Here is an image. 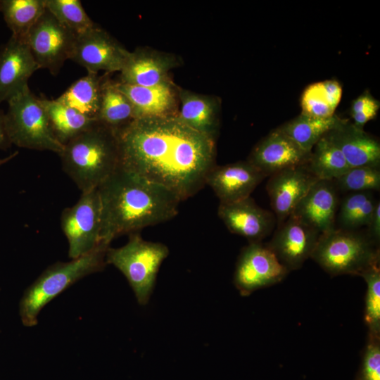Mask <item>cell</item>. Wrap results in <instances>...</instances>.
Returning <instances> with one entry per match:
<instances>
[{
	"instance_id": "6da1fadb",
	"label": "cell",
	"mask_w": 380,
	"mask_h": 380,
	"mask_svg": "<svg viewBox=\"0 0 380 380\" xmlns=\"http://www.w3.org/2000/svg\"><path fill=\"white\" fill-rule=\"evenodd\" d=\"M120 166L175 194H197L215 165V141L177 117L136 119L115 131Z\"/></svg>"
},
{
	"instance_id": "7a4b0ae2",
	"label": "cell",
	"mask_w": 380,
	"mask_h": 380,
	"mask_svg": "<svg viewBox=\"0 0 380 380\" xmlns=\"http://www.w3.org/2000/svg\"><path fill=\"white\" fill-rule=\"evenodd\" d=\"M101 204V243L174 218L180 199L165 187L119 165L97 188Z\"/></svg>"
},
{
	"instance_id": "3957f363",
	"label": "cell",
	"mask_w": 380,
	"mask_h": 380,
	"mask_svg": "<svg viewBox=\"0 0 380 380\" xmlns=\"http://www.w3.org/2000/svg\"><path fill=\"white\" fill-rule=\"evenodd\" d=\"M58 156L63 171L82 192L96 189L120 165L116 132L97 120Z\"/></svg>"
},
{
	"instance_id": "277c9868",
	"label": "cell",
	"mask_w": 380,
	"mask_h": 380,
	"mask_svg": "<svg viewBox=\"0 0 380 380\" xmlns=\"http://www.w3.org/2000/svg\"><path fill=\"white\" fill-rule=\"evenodd\" d=\"M109 247L101 243L86 255L46 268L25 290L20 300L19 312L23 325L37 324L39 313L48 303L80 279L103 270Z\"/></svg>"
},
{
	"instance_id": "5b68a950",
	"label": "cell",
	"mask_w": 380,
	"mask_h": 380,
	"mask_svg": "<svg viewBox=\"0 0 380 380\" xmlns=\"http://www.w3.org/2000/svg\"><path fill=\"white\" fill-rule=\"evenodd\" d=\"M310 258L331 276H360L379 264V249L367 232L335 228L320 234Z\"/></svg>"
},
{
	"instance_id": "8992f818",
	"label": "cell",
	"mask_w": 380,
	"mask_h": 380,
	"mask_svg": "<svg viewBox=\"0 0 380 380\" xmlns=\"http://www.w3.org/2000/svg\"><path fill=\"white\" fill-rule=\"evenodd\" d=\"M168 254L169 249L165 244L146 241L139 233L134 232L129 234V240L123 246L108 248L106 262L125 275L138 303L146 305L154 288L160 266Z\"/></svg>"
},
{
	"instance_id": "52a82bcc",
	"label": "cell",
	"mask_w": 380,
	"mask_h": 380,
	"mask_svg": "<svg viewBox=\"0 0 380 380\" xmlns=\"http://www.w3.org/2000/svg\"><path fill=\"white\" fill-rule=\"evenodd\" d=\"M5 122L12 144L38 151L60 154L64 148L54 136L46 113L27 86L8 101Z\"/></svg>"
},
{
	"instance_id": "ba28073f",
	"label": "cell",
	"mask_w": 380,
	"mask_h": 380,
	"mask_svg": "<svg viewBox=\"0 0 380 380\" xmlns=\"http://www.w3.org/2000/svg\"><path fill=\"white\" fill-rule=\"evenodd\" d=\"M60 222L71 259L86 255L102 243L101 204L98 189L82 192L75 205L62 211Z\"/></svg>"
},
{
	"instance_id": "9c48e42d",
	"label": "cell",
	"mask_w": 380,
	"mask_h": 380,
	"mask_svg": "<svg viewBox=\"0 0 380 380\" xmlns=\"http://www.w3.org/2000/svg\"><path fill=\"white\" fill-rule=\"evenodd\" d=\"M77 36L46 8L26 41L39 69H47L56 75L64 63L70 59Z\"/></svg>"
},
{
	"instance_id": "30bf717a",
	"label": "cell",
	"mask_w": 380,
	"mask_h": 380,
	"mask_svg": "<svg viewBox=\"0 0 380 380\" xmlns=\"http://www.w3.org/2000/svg\"><path fill=\"white\" fill-rule=\"evenodd\" d=\"M289 272L267 244L250 242L238 258L234 283L240 293L247 296L280 282Z\"/></svg>"
},
{
	"instance_id": "8fae6325",
	"label": "cell",
	"mask_w": 380,
	"mask_h": 380,
	"mask_svg": "<svg viewBox=\"0 0 380 380\" xmlns=\"http://www.w3.org/2000/svg\"><path fill=\"white\" fill-rule=\"evenodd\" d=\"M129 51L108 32L96 25L77 36L70 60L85 68L87 72L110 73L122 70Z\"/></svg>"
},
{
	"instance_id": "7c38bea8",
	"label": "cell",
	"mask_w": 380,
	"mask_h": 380,
	"mask_svg": "<svg viewBox=\"0 0 380 380\" xmlns=\"http://www.w3.org/2000/svg\"><path fill=\"white\" fill-rule=\"evenodd\" d=\"M319 236L317 230L290 215L278 225L267 246L279 262L290 272L300 269L311 257Z\"/></svg>"
},
{
	"instance_id": "4fadbf2b",
	"label": "cell",
	"mask_w": 380,
	"mask_h": 380,
	"mask_svg": "<svg viewBox=\"0 0 380 380\" xmlns=\"http://www.w3.org/2000/svg\"><path fill=\"white\" fill-rule=\"evenodd\" d=\"M179 65L180 59L172 53L138 47L129 51L120 70L119 82L141 87L171 82L170 72Z\"/></svg>"
},
{
	"instance_id": "5bb4252c",
	"label": "cell",
	"mask_w": 380,
	"mask_h": 380,
	"mask_svg": "<svg viewBox=\"0 0 380 380\" xmlns=\"http://www.w3.org/2000/svg\"><path fill=\"white\" fill-rule=\"evenodd\" d=\"M317 180L305 165L288 168L270 176L266 189L278 225L292 214Z\"/></svg>"
},
{
	"instance_id": "9a60e30c",
	"label": "cell",
	"mask_w": 380,
	"mask_h": 380,
	"mask_svg": "<svg viewBox=\"0 0 380 380\" xmlns=\"http://www.w3.org/2000/svg\"><path fill=\"white\" fill-rule=\"evenodd\" d=\"M39 69L27 41L11 35L0 48V104L28 86Z\"/></svg>"
},
{
	"instance_id": "2e32d148",
	"label": "cell",
	"mask_w": 380,
	"mask_h": 380,
	"mask_svg": "<svg viewBox=\"0 0 380 380\" xmlns=\"http://www.w3.org/2000/svg\"><path fill=\"white\" fill-rule=\"evenodd\" d=\"M309 156L277 128L255 146L247 160L270 177L288 168L306 165Z\"/></svg>"
},
{
	"instance_id": "e0dca14e",
	"label": "cell",
	"mask_w": 380,
	"mask_h": 380,
	"mask_svg": "<svg viewBox=\"0 0 380 380\" xmlns=\"http://www.w3.org/2000/svg\"><path fill=\"white\" fill-rule=\"evenodd\" d=\"M267 176L246 161L215 165L209 172L205 184L213 189L220 203L236 202L251 196Z\"/></svg>"
},
{
	"instance_id": "ac0fdd59",
	"label": "cell",
	"mask_w": 380,
	"mask_h": 380,
	"mask_svg": "<svg viewBox=\"0 0 380 380\" xmlns=\"http://www.w3.org/2000/svg\"><path fill=\"white\" fill-rule=\"evenodd\" d=\"M217 215L229 231L250 242L267 236L276 222L274 214L258 205L251 196L233 203H220Z\"/></svg>"
},
{
	"instance_id": "d6986e66",
	"label": "cell",
	"mask_w": 380,
	"mask_h": 380,
	"mask_svg": "<svg viewBox=\"0 0 380 380\" xmlns=\"http://www.w3.org/2000/svg\"><path fill=\"white\" fill-rule=\"evenodd\" d=\"M116 85L129 100L135 120L177 116V85L173 82L153 87L132 85L120 82H116Z\"/></svg>"
},
{
	"instance_id": "ffe728a7",
	"label": "cell",
	"mask_w": 380,
	"mask_h": 380,
	"mask_svg": "<svg viewBox=\"0 0 380 380\" xmlns=\"http://www.w3.org/2000/svg\"><path fill=\"white\" fill-rule=\"evenodd\" d=\"M338 205L337 188L334 181L317 180L291 215L300 219L321 234L336 228Z\"/></svg>"
},
{
	"instance_id": "44dd1931",
	"label": "cell",
	"mask_w": 380,
	"mask_h": 380,
	"mask_svg": "<svg viewBox=\"0 0 380 380\" xmlns=\"http://www.w3.org/2000/svg\"><path fill=\"white\" fill-rule=\"evenodd\" d=\"M341 150L350 167L380 165V143L353 122L341 119L327 134Z\"/></svg>"
},
{
	"instance_id": "7402d4cb",
	"label": "cell",
	"mask_w": 380,
	"mask_h": 380,
	"mask_svg": "<svg viewBox=\"0 0 380 380\" xmlns=\"http://www.w3.org/2000/svg\"><path fill=\"white\" fill-rule=\"evenodd\" d=\"M177 118L216 142L220 128V103L217 97L198 94L177 86Z\"/></svg>"
},
{
	"instance_id": "603a6c76",
	"label": "cell",
	"mask_w": 380,
	"mask_h": 380,
	"mask_svg": "<svg viewBox=\"0 0 380 380\" xmlns=\"http://www.w3.org/2000/svg\"><path fill=\"white\" fill-rule=\"evenodd\" d=\"M106 73L87 72L84 77L75 81L56 101L82 115L97 120L101 101L102 86Z\"/></svg>"
},
{
	"instance_id": "cb8c5ba5",
	"label": "cell",
	"mask_w": 380,
	"mask_h": 380,
	"mask_svg": "<svg viewBox=\"0 0 380 380\" xmlns=\"http://www.w3.org/2000/svg\"><path fill=\"white\" fill-rule=\"evenodd\" d=\"M39 101L46 113L54 136L63 146L97 121L61 103L56 99L40 97Z\"/></svg>"
},
{
	"instance_id": "d4e9b609",
	"label": "cell",
	"mask_w": 380,
	"mask_h": 380,
	"mask_svg": "<svg viewBox=\"0 0 380 380\" xmlns=\"http://www.w3.org/2000/svg\"><path fill=\"white\" fill-rule=\"evenodd\" d=\"M341 119L335 115L317 118L300 114L278 128L300 149L310 153L317 142L334 129Z\"/></svg>"
},
{
	"instance_id": "484cf974",
	"label": "cell",
	"mask_w": 380,
	"mask_h": 380,
	"mask_svg": "<svg viewBox=\"0 0 380 380\" xmlns=\"http://www.w3.org/2000/svg\"><path fill=\"white\" fill-rule=\"evenodd\" d=\"M106 73L103 86L101 107L97 120L117 131L132 122V106L127 97L117 87L116 82Z\"/></svg>"
},
{
	"instance_id": "4316f807",
	"label": "cell",
	"mask_w": 380,
	"mask_h": 380,
	"mask_svg": "<svg viewBox=\"0 0 380 380\" xmlns=\"http://www.w3.org/2000/svg\"><path fill=\"white\" fill-rule=\"evenodd\" d=\"M305 166L318 180L329 181L338 179L350 167L341 150L327 135L314 146Z\"/></svg>"
},
{
	"instance_id": "83f0119b",
	"label": "cell",
	"mask_w": 380,
	"mask_h": 380,
	"mask_svg": "<svg viewBox=\"0 0 380 380\" xmlns=\"http://www.w3.org/2000/svg\"><path fill=\"white\" fill-rule=\"evenodd\" d=\"M45 10V0H0V13L11 35L23 40Z\"/></svg>"
},
{
	"instance_id": "f1b7e54d",
	"label": "cell",
	"mask_w": 380,
	"mask_h": 380,
	"mask_svg": "<svg viewBox=\"0 0 380 380\" xmlns=\"http://www.w3.org/2000/svg\"><path fill=\"white\" fill-rule=\"evenodd\" d=\"M377 201L372 191L353 192L341 201L338 220L341 229L357 230L367 226Z\"/></svg>"
},
{
	"instance_id": "f546056e",
	"label": "cell",
	"mask_w": 380,
	"mask_h": 380,
	"mask_svg": "<svg viewBox=\"0 0 380 380\" xmlns=\"http://www.w3.org/2000/svg\"><path fill=\"white\" fill-rule=\"evenodd\" d=\"M45 5L61 24L77 35L96 25L85 12L79 0H45Z\"/></svg>"
},
{
	"instance_id": "4dcf8cb0",
	"label": "cell",
	"mask_w": 380,
	"mask_h": 380,
	"mask_svg": "<svg viewBox=\"0 0 380 380\" xmlns=\"http://www.w3.org/2000/svg\"><path fill=\"white\" fill-rule=\"evenodd\" d=\"M367 284L365 322L370 336H380V268L374 265L360 275Z\"/></svg>"
},
{
	"instance_id": "1f68e13d",
	"label": "cell",
	"mask_w": 380,
	"mask_h": 380,
	"mask_svg": "<svg viewBox=\"0 0 380 380\" xmlns=\"http://www.w3.org/2000/svg\"><path fill=\"white\" fill-rule=\"evenodd\" d=\"M337 189L346 192L379 191L380 170L375 166L350 167L343 175L334 181Z\"/></svg>"
},
{
	"instance_id": "d6a6232c",
	"label": "cell",
	"mask_w": 380,
	"mask_h": 380,
	"mask_svg": "<svg viewBox=\"0 0 380 380\" xmlns=\"http://www.w3.org/2000/svg\"><path fill=\"white\" fill-rule=\"evenodd\" d=\"M301 114L317 118H327L334 115L322 82L312 83L303 92L300 99Z\"/></svg>"
},
{
	"instance_id": "836d02e7",
	"label": "cell",
	"mask_w": 380,
	"mask_h": 380,
	"mask_svg": "<svg viewBox=\"0 0 380 380\" xmlns=\"http://www.w3.org/2000/svg\"><path fill=\"white\" fill-rule=\"evenodd\" d=\"M379 337L368 335L357 380H380Z\"/></svg>"
},
{
	"instance_id": "e575fe53",
	"label": "cell",
	"mask_w": 380,
	"mask_h": 380,
	"mask_svg": "<svg viewBox=\"0 0 380 380\" xmlns=\"http://www.w3.org/2000/svg\"><path fill=\"white\" fill-rule=\"evenodd\" d=\"M380 103L368 91H365L351 103L350 116L353 124L357 127H363L369 121L373 120L379 112Z\"/></svg>"
},
{
	"instance_id": "d590c367",
	"label": "cell",
	"mask_w": 380,
	"mask_h": 380,
	"mask_svg": "<svg viewBox=\"0 0 380 380\" xmlns=\"http://www.w3.org/2000/svg\"><path fill=\"white\" fill-rule=\"evenodd\" d=\"M322 82L330 104L336 110L343 94L341 84L334 80H327Z\"/></svg>"
},
{
	"instance_id": "8d00e7d4",
	"label": "cell",
	"mask_w": 380,
	"mask_h": 380,
	"mask_svg": "<svg viewBox=\"0 0 380 380\" xmlns=\"http://www.w3.org/2000/svg\"><path fill=\"white\" fill-rule=\"evenodd\" d=\"M367 235L379 243L380 239V203L378 201L367 224Z\"/></svg>"
},
{
	"instance_id": "74e56055",
	"label": "cell",
	"mask_w": 380,
	"mask_h": 380,
	"mask_svg": "<svg viewBox=\"0 0 380 380\" xmlns=\"http://www.w3.org/2000/svg\"><path fill=\"white\" fill-rule=\"evenodd\" d=\"M5 122V113L0 108V150H6L11 147Z\"/></svg>"
},
{
	"instance_id": "f35d334b",
	"label": "cell",
	"mask_w": 380,
	"mask_h": 380,
	"mask_svg": "<svg viewBox=\"0 0 380 380\" xmlns=\"http://www.w3.org/2000/svg\"><path fill=\"white\" fill-rule=\"evenodd\" d=\"M18 154V151H15V152H14V153H13L11 154H10L8 156H7L6 158H1L0 159V166L1 165H4V164L8 163L11 159L14 158Z\"/></svg>"
}]
</instances>
